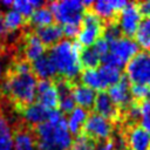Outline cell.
Returning a JSON list of instances; mask_svg holds the SVG:
<instances>
[{"mask_svg": "<svg viewBox=\"0 0 150 150\" xmlns=\"http://www.w3.org/2000/svg\"><path fill=\"white\" fill-rule=\"evenodd\" d=\"M79 30H80V26H77V25H64L62 27L63 35H66L67 38L76 36L79 34Z\"/></svg>", "mask_w": 150, "mask_h": 150, "instance_id": "836d02e7", "label": "cell"}, {"mask_svg": "<svg viewBox=\"0 0 150 150\" xmlns=\"http://www.w3.org/2000/svg\"><path fill=\"white\" fill-rule=\"evenodd\" d=\"M102 32H103L102 20L91 11L84 13L77 34L79 45L83 46L84 48L93 46L101 38Z\"/></svg>", "mask_w": 150, "mask_h": 150, "instance_id": "8992f818", "label": "cell"}, {"mask_svg": "<svg viewBox=\"0 0 150 150\" xmlns=\"http://www.w3.org/2000/svg\"><path fill=\"white\" fill-rule=\"evenodd\" d=\"M53 20H54V16H53L49 7H40V8H36L32 13V15L29 18L30 25L32 26H35L38 28L45 27V26H48V25H52L53 23Z\"/></svg>", "mask_w": 150, "mask_h": 150, "instance_id": "d4e9b609", "label": "cell"}, {"mask_svg": "<svg viewBox=\"0 0 150 150\" xmlns=\"http://www.w3.org/2000/svg\"><path fill=\"white\" fill-rule=\"evenodd\" d=\"M49 112H50V110L46 109L45 107H42L38 102L30 103V104L22 108V115H23L25 120L28 123L36 124V125L46 122L49 117Z\"/></svg>", "mask_w": 150, "mask_h": 150, "instance_id": "d6986e66", "label": "cell"}, {"mask_svg": "<svg viewBox=\"0 0 150 150\" xmlns=\"http://www.w3.org/2000/svg\"><path fill=\"white\" fill-rule=\"evenodd\" d=\"M102 35H103V39L108 43H110L121 36V30L115 21H110L105 25V27H103Z\"/></svg>", "mask_w": 150, "mask_h": 150, "instance_id": "4dcf8cb0", "label": "cell"}, {"mask_svg": "<svg viewBox=\"0 0 150 150\" xmlns=\"http://www.w3.org/2000/svg\"><path fill=\"white\" fill-rule=\"evenodd\" d=\"M49 9L54 19L64 25L81 26L86 7L82 1L79 0H62L49 4Z\"/></svg>", "mask_w": 150, "mask_h": 150, "instance_id": "277c9868", "label": "cell"}, {"mask_svg": "<svg viewBox=\"0 0 150 150\" xmlns=\"http://www.w3.org/2000/svg\"><path fill=\"white\" fill-rule=\"evenodd\" d=\"M35 135L38 150H68L73 145L67 118L56 109L50 110L46 122L36 125Z\"/></svg>", "mask_w": 150, "mask_h": 150, "instance_id": "6da1fadb", "label": "cell"}, {"mask_svg": "<svg viewBox=\"0 0 150 150\" xmlns=\"http://www.w3.org/2000/svg\"><path fill=\"white\" fill-rule=\"evenodd\" d=\"M73 97L75 104H79L80 108L89 109L94 107V102L96 98V93L91 88L84 84H75L73 86Z\"/></svg>", "mask_w": 150, "mask_h": 150, "instance_id": "ac0fdd59", "label": "cell"}, {"mask_svg": "<svg viewBox=\"0 0 150 150\" xmlns=\"http://www.w3.org/2000/svg\"><path fill=\"white\" fill-rule=\"evenodd\" d=\"M97 69L100 71V75L102 77V81H103L105 88L114 86L115 83H117L122 79L121 69H118V68H115V67H111V66H107V64H102Z\"/></svg>", "mask_w": 150, "mask_h": 150, "instance_id": "f1b7e54d", "label": "cell"}, {"mask_svg": "<svg viewBox=\"0 0 150 150\" xmlns=\"http://www.w3.org/2000/svg\"><path fill=\"white\" fill-rule=\"evenodd\" d=\"M4 22L8 32H14L25 23V18L20 13L11 8L4 14Z\"/></svg>", "mask_w": 150, "mask_h": 150, "instance_id": "f546056e", "label": "cell"}, {"mask_svg": "<svg viewBox=\"0 0 150 150\" xmlns=\"http://www.w3.org/2000/svg\"><path fill=\"white\" fill-rule=\"evenodd\" d=\"M13 150H38L35 136L26 129L19 130L14 135Z\"/></svg>", "mask_w": 150, "mask_h": 150, "instance_id": "7402d4cb", "label": "cell"}, {"mask_svg": "<svg viewBox=\"0 0 150 150\" xmlns=\"http://www.w3.org/2000/svg\"><path fill=\"white\" fill-rule=\"evenodd\" d=\"M14 134L7 118L0 115V150H13Z\"/></svg>", "mask_w": 150, "mask_h": 150, "instance_id": "603a6c76", "label": "cell"}, {"mask_svg": "<svg viewBox=\"0 0 150 150\" xmlns=\"http://www.w3.org/2000/svg\"><path fill=\"white\" fill-rule=\"evenodd\" d=\"M38 81L35 75L29 71L13 70L2 82V91L22 108L33 103L36 97Z\"/></svg>", "mask_w": 150, "mask_h": 150, "instance_id": "3957f363", "label": "cell"}, {"mask_svg": "<svg viewBox=\"0 0 150 150\" xmlns=\"http://www.w3.org/2000/svg\"><path fill=\"white\" fill-rule=\"evenodd\" d=\"M35 34L38 35V38L41 40V42L45 46H54L57 42H60L61 38L63 36L62 27H60L56 23L40 27V28H38Z\"/></svg>", "mask_w": 150, "mask_h": 150, "instance_id": "ffe728a7", "label": "cell"}, {"mask_svg": "<svg viewBox=\"0 0 150 150\" xmlns=\"http://www.w3.org/2000/svg\"><path fill=\"white\" fill-rule=\"evenodd\" d=\"M98 150H114V141H107L104 144H102Z\"/></svg>", "mask_w": 150, "mask_h": 150, "instance_id": "74e56055", "label": "cell"}, {"mask_svg": "<svg viewBox=\"0 0 150 150\" xmlns=\"http://www.w3.org/2000/svg\"><path fill=\"white\" fill-rule=\"evenodd\" d=\"M139 111H141V117L145 118L150 116V100H143L139 104Z\"/></svg>", "mask_w": 150, "mask_h": 150, "instance_id": "e575fe53", "label": "cell"}, {"mask_svg": "<svg viewBox=\"0 0 150 150\" xmlns=\"http://www.w3.org/2000/svg\"><path fill=\"white\" fill-rule=\"evenodd\" d=\"M108 95L117 108L127 109L132 103V96L129 87V81L127 79H121L117 83L109 87Z\"/></svg>", "mask_w": 150, "mask_h": 150, "instance_id": "8fae6325", "label": "cell"}, {"mask_svg": "<svg viewBox=\"0 0 150 150\" xmlns=\"http://www.w3.org/2000/svg\"><path fill=\"white\" fill-rule=\"evenodd\" d=\"M45 2L40 0H15L12 1V9L20 13L23 18L25 16H30L32 13L40 7H43Z\"/></svg>", "mask_w": 150, "mask_h": 150, "instance_id": "484cf974", "label": "cell"}, {"mask_svg": "<svg viewBox=\"0 0 150 150\" xmlns=\"http://www.w3.org/2000/svg\"><path fill=\"white\" fill-rule=\"evenodd\" d=\"M38 103L48 110H55L59 105V95L55 83L50 80H41L36 87Z\"/></svg>", "mask_w": 150, "mask_h": 150, "instance_id": "30bf717a", "label": "cell"}, {"mask_svg": "<svg viewBox=\"0 0 150 150\" xmlns=\"http://www.w3.org/2000/svg\"><path fill=\"white\" fill-rule=\"evenodd\" d=\"M116 150H127V149H123V148H121V149H116Z\"/></svg>", "mask_w": 150, "mask_h": 150, "instance_id": "60d3db41", "label": "cell"}, {"mask_svg": "<svg viewBox=\"0 0 150 150\" xmlns=\"http://www.w3.org/2000/svg\"><path fill=\"white\" fill-rule=\"evenodd\" d=\"M56 90L59 95V107L62 112H71L75 109V101L73 97V84L64 79L59 80L56 83Z\"/></svg>", "mask_w": 150, "mask_h": 150, "instance_id": "5bb4252c", "label": "cell"}, {"mask_svg": "<svg viewBox=\"0 0 150 150\" xmlns=\"http://www.w3.org/2000/svg\"><path fill=\"white\" fill-rule=\"evenodd\" d=\"M1 76H2V64L0 62V80H1Z\"/></svg>", "mask_w": 150, "mask_h": 150, "instance_id": "ab89813d", "label": "cell"}, {"mask_svg": "<svg viewBox=\"0 0 150 150\" xmlns=\"http://www.w3.org/2000/svg\"><path fill=\"white\" fill-rule=\"evenodd\" d=\"M131 96L136 100H146V97L150 95V87L143 86V84H132L130 88Z\"/></svg>", "mask_w": 150, "mask_h": 150, "instance_id": "1f68e13d", "label": "cell"}, {"mask_svg": "<svg viewBox=\"0 0 150 150\" xmlns=\"http://www.w3.org/2000/svg\"><path fill=\"white\" fill-rule=\"evenodd\" d=\"M136 43L138 47H142L144 49L150 48V18H145L144 20L141 21L136 33Z\"/></svg>", "mask_w": 150, "mask_h": 150, "instance_id": "83f0119b", "label": "cell"}, {"mask_svg": "<svg viewBox=\"0 0 150 150\" xmlns=\"http://www.w3.org/2000/svg\"><path fill=\"white\" fill-rule=\"evenodd\" d=\"M81 81H82V84L91 88L93 90L103 91V89H105V86H104V83L102 81L100 71L96 68L84 69L82 71V74H81Z\"/></svg>", "mask_w": 150, "mask_h": 150, "instance_id": "cb8c5ba5", "label": "cell"}, {"mask_svg": "<svg viewBox=\"0 0 150 150\" xmlns=\"http://www.w3.org/2000/svg\"><path fill=\"white\" fill-rule=\"evenodd\" d=\"M137 6H138V9H139L141 14H143L145 18H150V0L143 1Z\"/></svg>", "mask_w": 150, "mask_h": 150, "instance_id": "d590c367", "label": "cell"}, {"mask_svg": "<svg viewBox=\"0 0 150 150\" xmlns=\"http://www.w3.org/2000/svg\"><path fill=\"white\" fill-rule=\"evenodd\" d=\"M138 48L139 47L136 41L129 36H120L109 43V53L112 54L123 64L128 63L138 53Z\"/></svg>", "mask_w": 150, "mask_h": 150, "instance_id": "9c48e42d", "label": "cell"}, {"mask_svg": "<svg viewBox=\"0 0 150 150\" xmlns=\"http://www.w3.org/2000/svg\"><path fill=\"white\" fill-rule=\"evenodd\" d=\"M80 47L77 43L66 39L61 40L56 45L52 46L48 54L53 61L57 73H60L64 80H74L81 73V61H80Z\"/></svg>", "mask_w": 150, "mask_h": 150, "instance_id": "7a4b0ae2", "label": "cell"}, {"mask_svg": "<svg viewBox=\"0 0 150 150\" xmlns=\"http://www.w3.org/2000/svg\"><path fill=\"white\" fill-rule=\"evenodd\" d=\"M46 46L41 42L35 33H29L25 36L23 43V54L27 61H34L45 54Z\"/></svg>", "mask_w": 150, "mask_h": 150, "instance_id": "e0dca14e", "label": "cell"}, {"mask_svg": "<svg viewBox=\"0 0 150 150\" xmlns=\"http://www.w3.org/2000/svg\"><path fill=\"white\" fill-rule=\"evenodd\" d=\"M112 129L114 127L111 121L96 112H93L88 115L87 121L83 125V135L96 142L101 139H108L112 134Z\"/></svg>", "mask_w": 150, "mask_h": 150, "instance_id": "52a82bcc", "label": "cell"}, {"mask_svg": "<svg viewBox=\"0 0 150 150\" xmlns=\"http://www.w3.org/2000/svg\"><path fill=\"white\" fill-rule=\"evenodd\" d=\"M94 109L96 114L103 116L104 118L109 121L118 118V108L114 104L108 93L105 91H100L98 94H96V98L94 102Z\"/></svg>", "mask_w": 150, "mask_h": 150, "instance_id": "9a60e30c", "label": "cell"}, {"mask_svg": "<svg viewBox=\"0 0 150 150\" xmlns=\"http://www.w3.org/2000/svg\"><path fill=\"white\" fill-rule=\"evenodd\" d=\"M127 80L132 84L150 87V53L138 52L125 66Z\"/></svg>", "mask_w": 150, "mask_h": 150, "instance_id": "5b68a950", "label": "cell"}, {"mask_svg": "<svg viewBox=\"0 0 150 150\" xmlns=\"http://www.w3.org/2000/svg\"><path fill=\"white\" fill-rule=\"evenodd\" d=\"M128 5L124 0H97L91 4L93 13H95L100 19L112 20V18L120 13Z\"/></svg>", "mask_w": 150, "mask_h": 150, "instance_id": "4fadbf2b", "label": "cell"}, {"mask_svg": "<svg viewBox=\"0 0 150 150\" xmlns=\"http://www.w3.org/2000/svg\"><path fill=\"white\" fill-rule=\"evenodd\" d=\"M87 117H88V111L80 107H76L71 112H69V116L67 118V125L69 132L73 135H77L83 129Z\"/></svg>", "mask_w": 150, "mask_h": 150, "instance_id": "44dd1931", "label": "cell"}, {"mask_svg": "<svg viewBox=\"0 0 150 150\" xmlns=\"http://www.w3.org/2000/svg\"><path fill=\"white\" fill-rule=\"evenodd\" d=\"M30 68H32V73L35 74L41 80H49L57 74V70H56L53 61L46 54H43L39 59L34 60L32 62Z\"/></svg>", "mask_w": 150, "mask_h": 150, "instance_id": "2e32d148", "label": "cell"}, {"mask_svg": "<svg viewBox=\"0 0 150 150\" xmlns=\"http://www.w3.org/2000/svg\"><path fill=\"white\" fill-rule=\"evenodd\" d=\"M125 143L130 150H149L150 134L142 125L134 124L127 131Z\"/></svg>", "mask_w": 150, "mask_h": 150, "instance_id": "7c38bea8", "label": "cell"}, {"mask_svg": "<svg viewBox=\"0 0 150 150\" xmlns=\"http://www.w3.org/2000/svg\"><path fill=\"white\" fill-rule=\"evenodd\" d=\"M8 30L6 29L5 22H4V14L0 12V39H4L5 36H7Z\"/></svg>", "mask_w": 150, "mask_h": 150, "instance_id": "8d00e7d4", "label": "cell"}, {"mask_svg": "<svg viewBox=\"0 0 150 150\" xmlns=\"http://www.w3.org/2000/svg\"><path fill=\"white\" fill-rule=\"evenodd\" d=\"M142 21V14L136 4H128L117 16V26L125 36H131L136 33L139 23Z\"/></svg>", "mask_w": 150, "mask_h": 150, "instance_id": "ba28073f", "label": "cell"}, {"mask_svg": "<svg viewBox=\"0 0 150 150\" xmlns=\"http://www.w3.org/2000/svg\"><path fill=\"white\" fill-rule=\"evenodd\" d=\"M93 47L95 48V50L98 53V55L101 56V60H102V57L105 55V54H108L109 53V43L103 39V38H100L94 45H93Z\"/></svg>", "mask_w": 150, "mask_h": 150, "instance_id": "d6a6232c", "label": "cell"}, {"mask_svg": "<svg viewBox=\"0 0 150 150\" xmlns=\"http://www.w3.org/2000/svg\"><path fill=\"white\" fill-rule=\"evenodd\" d=\"M80 61L81 66L86 67V69H93L96 68L101 62V56L95 50L93 46L86 47L80 52Z\"/></svg>", "mask_w": 150, "mask_h": 150, "instance_id": "4316f807", "label": "cell"}, {"mask_svg": "<svg viewBox=\"0 0 150 150\" xmlns=\"http://www.w3.org/2000/svg\"><path fill=\"white\" fill-rule=\"evenodd\" d=\"M142 127L150 134V116L145 117V118H142Z\"/></svg>", "mask_w": 150, "mask_h": 150, "instance_id": "f35d334b", "label": "cell"}]
</instances>
